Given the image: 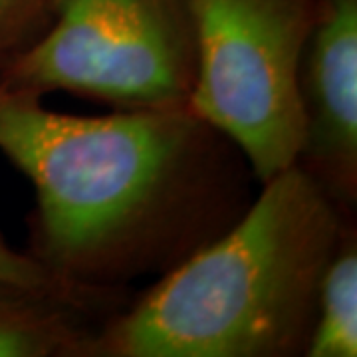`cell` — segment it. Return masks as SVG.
<instances>
[{
  "label": "cell",
  "instance_id": "obj_1",
  "mask_svg": "<svg viewBox=\"0 0 357 357\" xmlns=\"http://www.w3.org/2000/svg\"><path fill=\"white\" fill-rule=\"evenodd\" d=\"M0 153L34 189L26 252L82 290L163 276L243 217L258 185L189 105L74 115L0 89Z\"/></svg>",
  "mask_w": 357,
  "mask_h": 357
},
{
  "label": "cell",
  "instance_id": "obj_2",
  "mask_svg": "<svg viewBox=\"0 0 357 357\" xmlns=\"http://www.w3.org/2000/svg\"><path fill=\"white\" fill-rule=\"evenodd\" d=\"M225 234L100 324L79 357H306L349 215L304 169L268 178Z\"/></svg>",
  "mask_w": 357,
  "mask_h": 357
},
{
  "label": "cell",
  "instance_id": "obj_3",
  "mask_svg": "<svg viewBox=\"0 0 357 357\" xmlns=\"http://www.w3.org/2000/svg\"><path fill=\"white\" fill-rule=\"evenodd\" d=\"M197 79L191 0H58L42 38L0 64V89L112 105H189Z\"/></svg>",
  "mask_w": 357,
  "mask_h": 357
},
{
  "label": "cell",
  "instance_id": "obj_4",
  "mask_svg": "<svg viewBox=\"0 0 357 357\" xmlns=\"http://www.w3.org/2000/svg\"><path fill=\"white\" fill-rule=\"evenodd\" d=\"M197 79L189 107L243 151L258 185L296 163L298 66L316 0H191Z\"/></svg>",
  "mask_w": 357,
  "mask_h": 357
},
{
  "label": "cell",
  "instance_id": "obj_5",
  "mask_svg": "<svg viewBox=\"0 0 357 357\" xmlns=\"http://www.w3.org/2000/svg\"><path fill=\"white\" fill-rule=\"evenodd\" d=\"M304 137L296 165L357 211V0H316L298 66Z\"/></svg>",
  "mask_w": 357,
  "mask_h": 357
},
{
  "label": "cell",
  "instance_id": "obj_6",
  "mask_svg": "<svg viewBox=\"0 0 357 357\" xmlns=\"http://www.w3.org/2000/svg\"><path fill=\"white\" fill-rule=\"evenodd\" d=\"M129 290L64 292L0 278V357H79Z\"/></svg>",
  "mask_w": 357,
  "mask_h": 357
},
{
  "label": "cell",
  "instance_id": "obj_7",
  "mask_svg": "<svg viewBox=\"0 0 357 357\" xmlns=\"http://www.w3.org/2000/svg\"><path fill=\"white\" fill-rule=\"evenodd\" d=\"M357 356V218L349 215L321 274L306 357Z\"/></svg>",
  "mask_w": 357,
  "mask_h": 357
},
{
  "label": "cell",
  "instance_id": "obj_8",
  "mask_svg": "<svg viewBox=\"0 0 357 357\" xmlns=\"http://www.w3.org/2000/svg\"><path fill=\"white\" fill-rule=\"evenodd\" d=\"M58 0H0V64L34 46L54 22Z\"/></svg>",
  "mask_w": 357,
  "mask_h": 357
},
{
  "label": "cell",
  "instance_id": "obj_9",
  "mask_svg": "<svg viewBox=\"0 0 357 357\" xmlns=\"http://www.w3.org/2000/svg\"><path fill=\"white\" fill-rule=\"evenodd\" d=\"M0 278L34 286V288L64 290V292H107V290H82V288L58 280L26 250L24 252L14 250L2 234H0Z\"/></svg>",
  "mask_w": 357,
  "mask_h": 357
}]
</instances>
